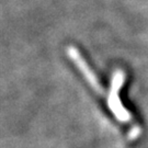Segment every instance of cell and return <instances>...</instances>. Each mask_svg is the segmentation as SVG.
Returning a JSON list of instances; mask_svg holds the SVG:
<instances>
[{"instance_id": "1", "label": "cell", "mask_w": 148, "mask_h": 148, "mask_svg": "<svg viewBox=\"0 0 148 148\" xmlns=\"http://www.w3.org/2000/svg\"><path fill=\"white\" fill-rule=\"evenodd\" d=\"M124 81H125V73L121 69H117L112 76L111 87L108 93V106L117 121L130 124L131 122H133L132 114L124 108L120 99V90L124 85Z\"/></svg>"}, {"instance_id": "2", "label": "cell", "mask_w": 148, "mask_h": 148, "mask_svg": "<svg viewBox=\"0 0 148 148\" xmlns=\"http://www.w3.org/2000/svg\"><path fill=\"white\" fill-rule=\"evenodd\" d=\"M66 52H67L69 58L74 62V64L77 66V68L80 70V73L84 76L86 81L91 86V88L95 91H97L99 95H103V89H102V86L100 85V81L98 79V77L92 71L91 67L86 62V59L82 57V55L80 54L79 51L75 46H68L66 48Z\"/></svg>"}]
</instances>
